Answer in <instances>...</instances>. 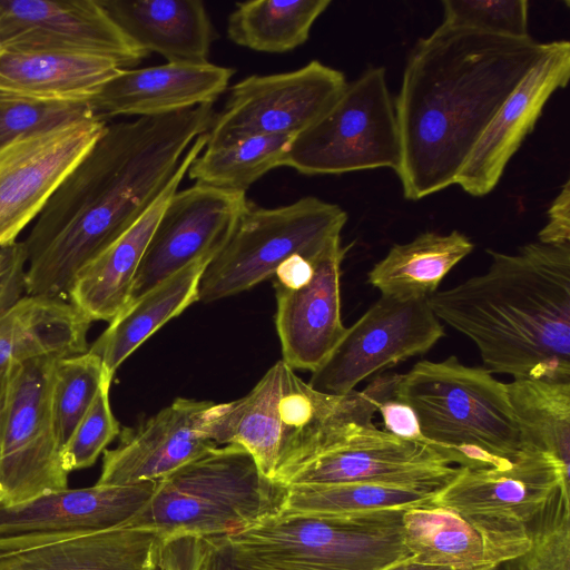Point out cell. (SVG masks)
Segmentation results:
<instances>
[{"instance_id": "60d3db41", "label": "cell", "mask_w": 570, "mask_h": 570, "mask_svg": "<svg viewBox=\"0 0 570 570\" xmlns=\"http://www.w3.org/2000/svg\"><path fill=\"white\" fill-rule=\"evenodd\" d=\"M538 242L548 245L570 244V181L566 180L561 191L548 209V222L538 234Z\"/></svg>"}, {"instance_id": "f546056e", "label": "cell", "mask_w": 570, "mask_h": 570, "mask_svg": "<svg viewBox=\"0 0 570 570\" xmlns=\"http://www.w3.org/2000/svg\"><path fill=\"white\" fill-rule=\"evenodd\" d=\"M330 0H258L236 3L226 32L237 46L266 53H284L309 38Z\"/></svg>"}, {"instance_id": "7c38bea8", "label": "cell", "mask_w": 570, "mask_h": 570, "mask_svg": "<svg viewBox=\"0 0 570 570\" xmlns=\"http://www.w3.org/2000/svg\"><path fill=\"white\" fill-rule=\"evenodd\" d=\"M445 335L426 299L381 296L312 373L314 390L345 395L363 381L430 351Z\"/></svg>"}, {"instance_id": "f6af8a7d", "label": "cell", "mask_w": 570, "mask_h": 570, "mask_svg": "<svg viewBox=\"0 0 570 570\" xmlns=\"http://www.w3.org/2000/svg\"><path fill=\"white\" fill-rule=\"evenodd\" d=\"M384 570H451L446 567L430 566L414 561L411 557L399 561Z\"/></svg>"}, {"instance_id": "83f0119b", "label": "cell", "mask_w": 570, "mask_h": 570, "mask_svg": "<svg viewBox=\"0 0 570 570\" xmlns=\"http://www.w3.org/2000/svg\"><path fill=\"white\" fill-rule=\"evenodd\" d=\"M90 324L68 301L24 295L0 321V370L35 357L87 352Z\"/></svg>"}, {"instance_id": "7402d4cb", "label": "cell", "mask_w": 570, "mask_h": 570, "mask_svg": "<svg viewBox=\"0 0 570 570\" xmlns=\"http://www.w3.org/2000/svg\"><path fill=\"white\" fill-rule=\"evenodd\" d=\"M235 70L210 63L166 62L121 69L87 102L94 117H155L213 105Z\"/></svg>"}, {"instance_id": "4fadbf2b", "label": "cell", "mask_w": 570, "mask_h": 570, "mask_svg": "<svg viewBox=\"0 0 570 570\" xmlns=\"http://www.w3.org/2000/svg\"><path fill=\"white\" fill-rule=\"evenodd\" d=\"M157 481L95 484L0 504V558L58 541L127 527L155 491Z\"/></svg>"}, {"instance_id": "d590c367", "label": "cell", "mask_w": 570, "mask_h": 570, "mask_svg": "<svg viewBox=\"0 0 570 570\" xmlns=\"http://www.w3.org/2000/svg\"><path fill=\"white\" fill-rule=\"evenodd\" d=\"M91 116L87 102H41L0 92V149L22 137Z\"/></svg>"}, {"instance_id": "5bb4252c", "label": "cell", "mask_w": 570, "mask_h": 570, "mask_svg": "<svg viewBox=\"0 0 570 570\" xmlns=\"http://www.w3.org/2000/svg\"><path fill=\"white\" fill-rule=\"evenodd\" d=\"M106 126L96 117H86L0 149V248L17 242Z\"/></svg>"}, {"instance_id": "4dcf8cb0", "label": "cell", "mask_w": 570, "mask_h": 570, "mask_svg": "<svg viewBox=\"0 0 570 570\" xmlns=\"http://www.w3.org/2000/svg\"><path fill=\"white\" fill-rule=\"evenodd\" d=\"M507 387L524 446L550 454L569 472L570 381L513 380Z\"/></svg>"}, {"instance_id": "484cf974", "label": "cell", "mask_w": 570, "mask_h": 570, "mask_svg": "<svg viewBox=\"0 0 570 570\" xmlns=\"http://www.w3.org/2000/svg\"><path fill=\"white\" fill-rule=\"evenodd\" d=\"M161 538L122 527L39 546L0 558V570H159Z\"/></svg>"}, {"instance_id": "9c48e42d", "label": "cell", "mask_w": 570, "mask_h": 570, "mask_svg": "<svg viewBox=\"0 0 570 570\" xmlns=\"http://www.w3.org/2000/svg\"><path fill=\"white\" fill-rule=\"evenodd\" d=\"M401 161L394 101L383 67L347 82L333 106L294 137L284 166L303 175L392 168Z\"/></svg>"}, {"instance_id": "8fae6325", "label": "cell", "mask_w": 570, "mask_h": 570, "mask_svg": "<svg viewBox=\"0 0 570 570\" xmlns=\"http://www.w3.org/2000/svg\"><path fill=\"white\" fill-rule=\"evenodd\" d=\"M346 85L342 71L318 60L293 71L244 78L215 115L205 148L254 136L295 137L333 106Z\"/></svg>"}, {"instance_id": "52a82bcc", "label": "cell", "mask_w": 570, "mask_h": 570, "mask_svg": "<svg viewBox=\"0 0 570 570\" xmlns=\"http://www.w3.org/2000/svg\"><path fill=\"white\" fill-rule=\"evenodd\" d=\"M345 395L314 390L279 360L245 396L212 403L202 433L218 446L244 448L262 474L277 483L317 454Z\"/></svg>"}, {"instance_id": "bcb514c9", "label": "cell", "mask_w": 570, "mask_h": 570, "mask_svg": "<svg viewBox=\"0 0 570 570\" xmlns=\"http://www.w3.org/2000/svg\"><path fill=\"white\" fill-rule=\"evenodd\" d=\"M4 379H6V368L0 370V420H1L2 401H3V393H4Z\"/></svg>"}, {"instance_id": "ee69618b", "label": "cell", "mask_w": 570, "mask_h": 570, "mask_svg": "<svg viewBox=\"0 0 570 570\" xmlns=\"http://www.w3.org/2000/svg\"><path fill=\"white\" fill-rule=\"evenodd\" d=\"M215 543V542H214ZM204 570H245L230 561V559L215 543Z\"/></svg>"}, {"instance_id": "6da1fadb", "label": "cell", "mask_w": 570, "mask_h": 570, "mask_svg": "<svg viewBox=\"0 0 570 570\" xmlns=\"http://www.w3.org/2000/svg\"><path fill=\"white\" fill-rule=\"evenodd\" d=\"M214 118L203 105L107 125L22 240L26 295L68 301L79 271L155 203Z\"/></svg>"}, {"instance_id": "9a60e30c", "label": "cell", "mask_w": 570, "mask_h": 570, "mask_svg": "<svg viewBox=\"0 0 570 570\" xmlns=\"http://www.w3.org/2000/svg\"><path fill=\"white\" fill-rule=\"evenodd\" d=\"M249 203L245 191L198 183L177 190L151 235L127 304L193 262L214 257Z\"/></svg>"}, {"instance_id": "7bdbcfd3", "label": "cell", "mask_w": 570, "mask_h": 570, "mask_svg": "<svg viewBox=\"0 0 570 570\" xmlns=\"http://www.w3.org/2000/svg\"><path fill=\"white\" fill-rule=\"evenodd\" d=\"M492 570H551L549 567L538 561L530 552H525L517 558L508 560Z\"/></svg>"}, {"instance_id": "74e56055", "label": "cell", "mask_w": 570, "mask_h": 570, "mask_svg": "<svg viewBox=\"0 0 570 570\" xmlns=\"http://www.w3.org/2000/svg\"><path fill=\"white\" fill-rule=\"evenodd\" d=\"M212 539L196 535H175L161 539L159 570H204L214 549Z\"/></svg>"}, {"instance_id": "30bf717a", "label": "cell", "mask_w": 570, "mask_h": 570, "mask_svg": "<svg viewBox=\"0 0 570 570\" xmlns=\"http://www.w3.org/2000/svg\"><path fill=\"white\" fill-rule=\"evenodd\" d=\"M58 356L6 367L0 420V504L13 505L68 488L52 412Z\"/></svg>"}, {"instance_id": "1f68e13d", "label": "cell", "mask_w": 570, "mask_h": 570, "mask_svg": "<svg viewBox=\"0 0 570 570\" xmlns=\"http://www.w3.org/2000/svg\"><path fill=\"white\" fill-rule=\"evenodd\" d=\"M274 517L346 515L431 505L436 493L372 483L288 484Z\"/></svg>"}, {"instance_id": "603a6c76", "label": "cell", "mask_w": 570, "mask_h": 570, "mask_svg": "<svg viewBox=\"0 0 570 570\" xmlns=\"http://www.w3.org/2000/svg\"><path fill=\"white\" fill-rule=\"evenodd\" d=\"M205 146L206 134H203L188 148L168 186L155 203L76 275L68 302L91 322H111L127 305L138 267L158 220Z\"/></svg>"}, {"instance_id": "ac0fdd59", "label": "cell", "mask_w": 570, "mask_h": 570, "mask_svg": "<svg viewBox=\"0 0 570 570\" xmlns=\"http://www.w3.org/2000/svg\"><path fill=\"white\" fill-rule=\"evenodd\" d=\"M569 77L570 42H547L542 56L488 125L455 184L474 197L492 191L511 157L533 130L549 98L568 85Z\"/></svg>"}, {"instance_id": "3957f363", "label": "cell", "mask_w": 570, "mask_h": 570, "mask_svg": "<svg viewBox=\"0 0 570 570\" xmlns=\"http://www.w3.org/2000/svg\"><path fill=\"white\" fill-rule=\"evenodd\" d=\"M487 253L488 269L436 291L432 311L474 343L490 373L570 381V244Z\"/></svg>"}, {"instance_id": "5b68a950", "label": "cell", "mask_w": 570, "mask_h": 570, "mask_svg": "<svg viewBox=\"0 0 570 570\" xmlns=\"http://www.w3.org/2000/svg\"><path fill=\"white\" fill-rule=\"evenodd\" d=\"M406 509L268 517L212 540L245 570H384L411 557L403 540Z\"/></svg>"}, {"instance_id": "7a4b0ae2", "label": "cell", "mask_w": 570, "mask_h": 570, "mask_svg": "<svg viewBox=\"0 0 570 570\" xmlns=\"http://www.w3.org/2000/svg\"><path fill=\"white\" fill-rule=\"evenodd\" d=\"M547 48L440 24L411 51L394 101L401 142L396 170L406 199L455 184L502 104Z\"/></svg>"}, {"instance_id": "e575fe53", "label": "cell", "mask_w": 570, "mask_h": 570, "mask_svg": "<svg viewBox=\"0 0 570 570\" xmlns=\"http://www.w3.org/2000/svg\"><path fill=\"white\" fill-rule=\"evenodd\" d=\"M442 24L485 33L524 38L528 32L527 0H444Z\"/></svg>"}, {"instance_id": "ab89813d", "label": "cell", "mask_w": 570, "mask_h": 570, "mask_svg": "<svg viewBox=\"0 0 570 570\" xmlns=\"http://www.w3.org/2000/svg\"><path fill=\"white\" fill-rule=\"evenodd\" d=\"M377 412L386 432L404 440L428 444L414 411L394 393L379 403Z\"/></svg>"}, {"instance_id": "e0dca14e", "label": "cell", "mask_w": 570, "mask_h": 570, "mask_svg": "<svg viewBox=\"0 0 570 570\" xmlns=\"http://www.w3.org/2000/svg\"><path fill=\"white\" fill-rule=\"evenodd\" d=\"M402 522L414 561L451 570H492L532 543L529 523L495 514L431 504L407 508Z\"/></svg>"}, {"instance_id": "d6a6232c", "label": "cell", "mask_w": 570, "mask_h": 570, "mask_svg": "<svg viewBox=\"0 0 570 570\" xmlns=\"http://www.w3.org/2000/svg\"><path fill=\"white\" fill-rule=\"evenodd\" d=\"M294 137L254 136L204 148L188 168L195 183L245 191L269 170L284 166Z\"/></svg>"}, {"instance_id": "8d00e7d4", "label": "cell", "mask_w": 570, "mask_h": 570, "mask_svg": "<svg viewBox=\"0 0 570 570\" xmlns=\"http://www.w3.org/2000/svg\"><path fill=\"white\" fill-rule=\"evenodd\" d=\"M111 381L104 380L89 410L62 449V466L68 473L91 466L120 433L119 423L110 407Z\"/></svg>"}, {"instance_id": "7dc6e473", "label": "cell", "mask_w": 570, "mask_h": 570, "mask_svg": "<svg viewBox=\"0 0 570 570\" xmlns=\"http://www.w3.org/2000/svg\"><path fill=\"white\" fill-rule=\"evenodd\" d=\"M1 53H2V46H1V43H0V56H1Z\"/></svg>"}, {"instance_id": "d6986e66", "label": "cell", "mask_w": 570, "mask_h": 570, "mask_svg": "<svg viewBox=\"0 0 570 570\" xmlns=\"http://www.w3.org/2000/svg\"><path fill=\"white\" fill-rule=\"evenodd\" d=\"M212 403L178 397L146 421L120 430L118 445L104 451L96 483L158 481L218 446L202 433Z\"/></svg>"}, {"instance_id": "f35d334b", "label": "cell", "mask_w": 570, "mask_h": 570, "mask_svg": "<svg viewBox=\"0 0 570 570\" xmlns=\"http://www.w3.org/2000/svg\"><path fill=\"white\" fill-rule=\"evenodd\" d=\"M26 295V252L22 242L0 248V321Z\"/></svg>"}, {"instance_id": "f1b7e54d", "label": "cell", "mask_w": 570, "mask_h": 570, "mask_svg": "<svg viewBox=\"0 0 570 570\" xmlns=\"http://www.w3.org/2000/svg\"><path fill=\"white\" fill-rule=\"evenodd\" d=\"M474 248L464 234L425 232L405 244L393 245L367 273V283L381 296L426 299L449 272Z\"/></svg>"}, {"instance_id": "4316f807", "label": "cell", "mask_w": 570, "mask_h": 570, "mask_svg": "<svg viewBox=\"0 0 570 570\" xmlns=\"http://www.w3.org/2000/svg\"><path fill=\"white\" fill-rule=\"evenodd\" d=\"M213 257L193 262L149 292L127 304L88 351L101 360L104 373L114 379L117 368L148 337L198 301V285Z\"/></svg>"}, {"instance_id": "b9f144b4", "label": "cell", "mask_w": 570, "mask_h": 570, "mask_svg": "<svg viewBox=\"0 0 570 570\" xmlns=\"http://www.w3.org/2000/svg\"><path fill=\"white\" fill-rule=\"evenodd\" d=\"M313 272L311 259L298 254L292 255L277 267L274 274V286L299 288L309 282Z\"/></svg>"}, {"instance_id": "ba28073f", "label": "cell", "mask_w": 570, "mask_h": 570, "mask_svg": "<svg viewBox=\"0 0 570 570\" xmlns=\"http://www.w3.org/2000/svg\"><path fill=\"white\" fill-rule=\"evenodd\" d=\"M346 220L338 205L314 196L275 208L249 203L204 269L198 301L209 303L247 291L273 276L292 255L312 259L341 236Z\"/></svg>"}, {"instance_id": "d4e9b609", "label": "cell", "mask_w": 570, "mask_h": 570, "mask_svg": "<svg viewBox=\"0 0 570 570\" xmlns=\"http://www.w3.org/2000/svg\"><path fill=\"white\" fill-rule=\"evenodd\" d=\"M122 68L100 56L2 51L0 92L41 102H88Z\"/></svg>"}, {"instance_id": "836d02e7", "label": "cell", "mask_w": 570, "mask_h": 570, "mask_svg": "<svg viewBox=\"0 0 570 570\" xmlns=\"http://www.w3.org/2000/svg\"><path fill=\"white\" fill-rule=\"evenodd\" d=\"M105 379L109 377L104 373L100 357L90 351L56 360L52 412L62 449L89 410Z\"/></svg>"}, {"instance_id": "cb8c5ba5", "label": "cell", "mask_w": 570, "mask_h": 570, "mask_svg": "<svg viewBox=\"0 0 570 570\" xmlns=\"http://www.w3.org/2000/svg\"><path fill=\"white\" fill-rule=\"evenodd\" d=\"M112 20L138 48L167 62L208 61L216 37L199 0H99Z\"/></svg>"}, {"instance_id": "277c9868", "label": "cell", "mask_w": 570, "mask_h": 570, "mask_svg": "<svg viewBox=\"0 0 570 570\" xmlns=\"http://www.w3.org/2000/svg\"><path fill=\"white\" fill-rule=\"evenodd\" d=\"M394 395L414 411L422 435L451 464H507L524 449L507 383L454 355L421 361L399 375Z\"/></svg>"}, {"instance_id": "8992f818", "label": "cell", "mask_w": 570, "mask_h": 570, "mask_svg": "<svg viewBox=\"0 0 570 570\" xmlns=\"http://www.w3.org/2000/svg\"><path fill=\"white\" fill-rule=\"evenodd\" d=\"M283 484L265 478L242 446H216L157 481L149 500L127 527L161 539L226 537L277 514Z\"/></svg>"}, {"instance_id": "44dd1931", "label": "cell", "mask_w": 570, "mask_h": 570, "mask_svg": "<svg viewBox=\"0 0 570 570\" xmlns=\"http://www.w3.org/2000/svg\"><path fill=\"white\" fill-rule=\"evenodd\" d=\"M561 487L569 488V472L550 454L524 446L517 459L500 466L460 468L432 505L529 523Z\"/></svg>"}, {"instance_id": "ffe728a7", "label": "cell", "mask_w": 570, "mask_h": 570, "mask_svg": "<svg viewBox=\"0 0 570 570\" xmlns=\"http://www.w3.org/2000/svg\"><path fill=\"white\" fill-rule=\"evenodd\" d=\"M347 247L333 238L315 257L313 276L299 288L276 289L275 324L283 361L293 370L316 371L343 337L341 265Z\"/></svg>"}, {"instance_id": "2e32d148", "label": "cell", "mask_w": 570, "mask_h": 570, "mask_svg": "<svg viewBox=\"0 0 570 570\" xmlns=\"http://www.w3.org/2000/svg\"><path fill=\"white\" fill-rule=\"evenodd\" d=\"M2 51L100 56L130 69L148 52L121 31L99 0H0Z\"/></svg>"}]
</instances>
